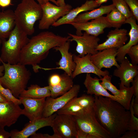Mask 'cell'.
<instances>
[{"label":"cell","instance_id":"obj_26","mask_svg":"<svg viewBox=\"0 0 138 138\" xmlns=\"http://www.w3.org/2000/svg\"><path fill=\"white\" fill-rule=\"evenodd\" d=\"M61 79L57 84L49 86L50 97L55 98L66 93L74 85L73 78L65 73L61 75Z\"/></svg>","mask_w":138,"mask_h":138},{"label":"cell","instance_id":"obj_31","mask_svg":"<svg viewBox=\"0 0 138 138\" xmlns=\"http://www.w3.org/2000/svg\"><path fill=\"white\" fill-rule=\"evenodd\" d=\"M0 93L8 101H12L19 105L21 104L20 99L15 97L9 89L4 88L0 82Z\"/></svg>","mask_w":138,"mask_h":138},{"label":"cell","instance_id":"obj_8","mask_svg":"<svg viewBox=\"0 0 138 138\" xmlns=\"http://www.w3.org/2000/svg\"><path fill=\"white\" fill-rule=\"evenodd\" d=\"M51 127L57 138H76L78 129L73 116L57 114Z\"/></svg>","mask_w":138,"mask_h":138},{"label":"cell","instance_id":"obj_7","mask_svg":"<svg viewBox=\"0 0 138 138\" xmlns=\"http://www.w3.org/2000/svg\"><path fill=\"white\" fill-rule=\"evenodd\" d=\"M42 16L40 20L38 27L40 30L48 29L59 19L67 14L72 8L68 4L58 6L48 2L41 5Z\"/></svg>","mask_w":138,"mask_h":138},{"label":"cell","instance_id":"obj_37","mask_svg":"<svg viewBox=\"0 0 138 138\" xmlns=\"http://www.w3.org/2000/svg\"><path fill=\"white\" fill-rule=\"evenodd\" d=\"M31 138H57L54 134L50 135L47 134H42L41 133L33 134L30 136Z\"/></svg>","mask_w":138,"mask_h":138},{"label":"cell","instance_id":"obj_15","mask_svg":"<svg viewBox=\"0 0 138 138\" xmlns=\"http://www.w3.org/2000/svg\"><path fill=\"white\" fill-rule=\"evenodd\" d=\"M19 105L12 101L0 102V126L10 127L22 114Z\"/></svg>","mask_w":138,"mask_h":138},{"label":"cell","instance_id":"obj_28","mask_svg":"<svg viewBox=\"0 0 138 138\" xmlns=\"http://www.w3.org/2000/svg\"><path fill=\"white\" fill-rule=\"evenodd\" d=\"M108 22L115 28H119L124 24L126 20L125 17L115 7L106 17Z\"/></svg>","mask_w":138,"mask_h":138},{"label":"cell","instance_id":"obj_36","mask_svg":"<svg viewBox=\"0 0 138 138\" xmlns=\"http://www.w3.org/2000/svg\"><path fill=\"white\" fill-rule=\"evenodd\" d=\"M138 131L134 130L126 131L120 138H138Z\"/></svg>","mask_w":138,"mask_h":138},{"label":"cell","instance_id":"obj_48","mask_svg":"<svg viewBox=\"0 0 138 138\" xmlns=\"http://www.w3.org/2000/svg\"><path fill=\"white\" fill-rule=\"evenodd\" d=\"M56 0L59 3V0Z\"/></svg>","mask_w":138,"mask_h":138},{"label":"cell","instance_id":"obj_6","mask_svg":"<svg viewBox=\"0 0 138 138\" xmlns=\"http://www.w3.org/2000/svg\"><path fill=\"white\" fill-rule=\"evenodd\" d=\"M74 116L78 129L87 134L91 138H111L97 119L94 108Z\"/></svg>","mask_w":138,"mask_h":138},{"label":"cell","instance_id":"obj_17","mask_svg":"<svg viewBox=\"0 0 138 138\" xmlns=\"http://www.w3.org/2000/svg\"><path fill=\"white\" fill-rule=\"evenodd\" d=\"M70 42L69 39L63 44L53 48L56 51H59L61 54V59L56 63L57 65L59 67L50 68H44V70H62L71 77L72 73L75 69L76 64L73 60V55L69 52Z\"/></svg>","mask_w":138,"mask_h":138},{"label":"cell","instance_id":"obj_47","mask_svg":"<svg viewBox=\"0 0 138 138\" xmlns=\"http://www.w3.org/2000/svg\"><path fill=\"white\" fill-rule=\"evenodd\" d=\"M2 43V40L0 39V46Z\"/></svg>","mask_w":138,"mask_h":138},{"label":"cell","instance_id":"obj_40","mask_svg":"<svg viewBox=\"0 0 138 138\" xmlns=\"http://www.w3.org/2000/svg\"><path fill=\"white\" fill-rule=\"evenodd\" d=\"M11 0H0V6L2 7H7L11 4Z\"/></svg>","mask_w":138,"mask_h":138},{"label":"cell","instance_id":"obj_22","mask_svg":"<svg viewBox=\"0 0 138 138\" xmlns=\"http://www.w3.org/2000/svg\"><path fill=\"white\" fill-rule=\"evenodd\" d=\"M99 6L95 0H87L80 6L72 9L66 15L59 19L52 25L56 27L70 24L73 22L75 18L82 12L90 11Z\"/></svg>","mask_w":138,"mask_h":138},{"label":"cell","instance_id":"obj_35","mask_svg":"<svg viewBox=\"0 0 138 138\" xmlns=\"http://www.w3.org/2000/svg\"><path fill=\"white\" fill-rule=\"evenodd\" d=\"M131 83L134 89V99L138 101V75L135 77Z\"/></svg>","mask_w":138,"mask_h":138},{"label":"cell","instance_id":"obj_24","mask_svg":"<svg viewBox=\"0 0 138 138\" xmlns=\"http://www.w3.org/2000/svg\"><path fill=\"white\" fill-rule=\"evenodd\" d=\"M16 25L14 11L8 9L0 11V39L8 38Z\"/></svg>","mask_w":138,"mask_h":138},{"label":"cell","instance_id":"obj_34","mask_svg":"<svg viewBox=\"0 0 138 138\" xmlns=\"http://www.w3.org/2000/svg\"><path fill=\"white\" fill-rule=\"evenodd\" d=\"M61 79V76L57 74H54L51 75L49 79V85L52 86L59 84Z\"/></svg>","mask_w":138,"mask_h":138},{"label":"cell","instance_id":"obj_43","mask_svg":"<svg viewBox=\"0 0 138 138\" xmlns=\"http://www.w3.org/2000/svg\"><path fill=\"white\" fill-rule=\"evenodd\" d=\"M97 4L100 6L103 3L106 2L108 0H96Z\"/></svg>","mask_w":138,"mask_h":138},{"label":"cell","instance_id":"obj_46","mask_svg":"<svg viewBox=\"0 0 138 138\" xmlns=\"http://www.w3.org/2000/svg\"><path fill=\"white\" fill-rule=\"evenodd\" d=\"M36 1L41 5H42L44 4L43 0H36Z\"/></svg>","mask_w":138,"mask_h":138},{"label":"cell","instance_id":"obj_11","mask_svg":"<svg viewBox=\"0 0 138 138\" xmlns=\"http://www.w3.org/2000/svg\"><path fill=\"white\" fill-rule=\"evenodd\" d=\"M72 25L76 30V34L81 36L82 32L96 37L104 33V30L106 28L113 27L112 26L107 20L106 17L102 16L96 19L83 23L72 22Z\"/></svg>","mask_w":138,"mask_h":138},{"label":"cell","instance_id":"obj_45","mask_svg":"<svg viewBox=\"0 0 138 138\" xmlns=\"http://www.w3.org/2000/svg\"><path fill=\"white\" fill-rule=\"evenodd\" d=\"M59 3L60 6L66 4L64 0H59Z\"/></svg>","mask_w":138,"mask_h":138},{"label":"cell","instance_id":"obj_1","mask_svg":"<svg viewBox=\"0 0 138 138\" xmlns=\"http://www.w3.org/2000/svg\"><path fill=\"white\" fill-rule=\"evenodd\" d=\"M94 110L98 120L111 138H120L127 130L129 110L111 98L94 95Z\"/></svg>","mask_w":138,"mask_h":138},{"label":"cell","instance_id":"obj_4","mask_svg":"<svg viewBox=\"0 0 138 138\" xmlns=\"http://www.w3.org/2000/svg\"><path fill=\"white\" fill-rule=\"evenodd\" d=\"M42 13L41 5L35 0H22L14 11L16 25L28 35H32L34 24Z\"/></svg>","mask_w":138,"mask_h":138},{"label":"cell","instance_id":"obj_33","mask_svg":"<svg viewBox=\"0 0 138 138\" xmlns=\"http://www.w3.org/2000/svg\"><path fill=\"white\" fill-rule=\"evenodd\" d=\"M133 16L138 20V0H124Z\"/></svg>","mask_w":138,"mask_h":138},{"label":"cell","instance_id":"obj_18","mask_svg":"<svg viewBox=\"0 0 138 138\" xmlns=\"http://www.w3.org/2000/svg\"><path fill=\"white\" fill-rule=\"evenodd\" d=\"M117 49L115 48H109L98 51L95 54L91 55V60L100 70L103 68H110L113 66L118 68L119 65L116 58Z\"/></svg>","mask_w":138,"mask_h":138},{"label":"cell","instance_id":"obj_41","mask_svg":"<svg viewBox=\"0 0 138 138\" xmlns=\"http://www.w3.org/2000/svg\"><path fill=\"white\" fill-rule=\"evenodd\" d=\"M44 4L48 2H51L54 3V4L58 6H60L58 2L56 0H43Z\"/></svg>","mask_w":138,"mask_h":138},{"label":"cell","instance_id":"obj_13","mask_svg":"<svg viewBox=\"0 0 138 138\" xmlns=\"http://www.w3.org/2000/svg\"><path fill=\"white\" fill-rule=\"evenodd\" d=\"M91 55L88 54L84 56L80 57L73 55V60L76 64L75 69L71 77L73 79L78 75L84 73H93L97 75L100 79L102 76L109 75L107 70L104 71L98 68L92 63L90 59Z\"/></svg>","mask_w":138,"mask_h":138},{"label":"cell","instance_id":"obj_16","mask_svg":"<svg viewBox=\"0 0 138 138\" xmlns=\"http://www.w3.org/2000/svg\"><path fill=\"white\" fill-rule=\"evenodd\" d=\"M18 98L24 107L22 114L27 117L30 122L42 117L46 98L34 99L20 96Z\"/></svg>","mask_w":138,"mask_h":138},{"label":"cell","instance_id":"obj_39","mask_svg":"<svg viewBox=\"0 0 138 138\" xmlns=\"http://www.w3.org/2000/svg\"><path fill=\"white\" fill-rule=\"evenodd\" d=\"M133 107L134 115L136 117H138V101L135 100L134 99Z\"/></svg>","mask_w":138,"mask_h":138},{"label":"cell","instance_id":"obj_12","mask_svg":"<svg viewBox=\"0 0 138 138\" xmlns=\"http://www.w3.org/2000/svg\"><path fill=\"white\" fill-rule=\"evenodd\" d=\"M68 34L71 38L70 39L71 41L76 42V51L79 56H84L88 54L94 55L98 51L96 50L100 40L98 37L89 34L85 32L81 36L70 33H68Z\"/></svg>","mask_w":138,"mask_h":138},{"label":"cell","instance_id":"obj_19","mask_svg":"<svg viewBox=\"0 0 138 138\" xmlns=\"http://www.w3.org/2000/svg\"><path fill=\"white\" fill-rule=\"evenodd\" d=\"M127 32L124 29L116 28L111 30L107 36V39L103 43L98 44L96 50L98 51L107 49L120 48L128 40Z\"/></svg>","mask_w":138,"mask_h":138},{"label":"cell","instance_id":"obj_44","mask_svg":"<svg viewBox=\"0 0 138 138\" xmlns=\"http://www.w3.org/2000/svg\"><path fill=\"white\" fill-rule=\"evenodd\" d=\"M8 101L0 93V102H5Z\"/></svg>","mask_w":138,"mask_h":138},{"label":"cell","instance_id":"obj_38","mask_svg":"<svg viewBox=\"0 0 138 138\" xmlns=\"http://www.w3.org/2000/svg\"><path fill=\"white\" fill-rule=\"evenodd\" d=\"M10 135V132L5 131L4 128L0 126V138H8Z\"/></svg>","mask_w":138,"mask_h":138},{"label":"cell","instance_id":"obj_20","mask_svg":"<svg viewBox=\"0 0 138 138\" xmlns=\"http://www.w3.org/2000/svg\"><path fill=\"white\" fill-rule=\"evenodd\" d=\"M120 63L119 67L114 70L113 75L120 78V83L130 87V83L138 75V66L133 65L126 56Z\"/></svg>","mask_w":138,"mask_h":138},{"label":"cell","instance_id":"obj_3","mask_svg":"<svg viewBox=\"0 0 138 138\" xmlns=\"http://www.w3.org/2000/svg\"><path fill=\"white\" fill-rule=\"evenodd\" d=\"M1 61L4 66V72L0 78V82L9 89L15 97H18L25 89L31 73L25 65L19 63L11 64Z\"/></svg>","mask_w":138,"mask_h":138},{"label":"cell","instance_id":"obj_9","mask_svg":"<svg viewBox=\"0 0 138 138\" xmlns=\"http://www.w3.org/2000/svg\"><path fill=\"white\" fill-rule=\"evenodd\" d=\"M80 89L79 85H74L69 90L58 97L46 98L42 117H49L62 108L71 100L77 97Z\"/></svg>","mask_w":138,"mask_h":138},{"label":"cell","instance_id":"obj_42","mask_svg":"<svg viewBox=\"0 0 138 138\" xmlns=\"http://www.w3.org/2000/svg\"><path fill=\"white\" fill-rule=\"evenodd\" d=\"M1 63V62L0 60V78L4 74L3 73V72L4 70V66L3 64L1 65H0Z\"/></svg>","mask_w":138,"mask_h":138},{"label":"cell","instance_id":"obj_30","mask_svg":"<svg viewBox=\"0 0 138 138\" xmlns=\"http://www.w3.org/2000/svg\"><path fill=\"white\" fill-rule=\"evenodd\" d=\"M134 97L133 96L130 105L129 110L130 112V117L128 123L127 130L138 131V118L134 113L133 105Z\"/></svg>","mask_w":138,"mask_h":138},{"label":"cell","instance_id":"obj_29","mask_svg":"<svg viewBox=\"0 0 138 138\" xmlns=\"http://www.w3.org/2000/svg\"><path fill=\"white\" fill-rule=\"evenodd\" d=\"M115 7L123 14L126 19L133 16L124 0H112Z\"/></svg>","mask_w":138,"mask_h":138},{"label":"cell","instance_id":"obj_21","mask_svg":"<svg viewBox=\"0 0 138 138\" xmlns=\"http://www.w3.org/2000/svg\"><path fill=\"white\" fill-rule=\"evenodd\" d=\"M136 19L132 16L126 19L124 24H129L131 28L129 33L130 36L129 41L120 48L118 49L116 59L120 63L124 59L130 48L132 46L137 44L138 43V25Z\"/></svg>","mask_w":138,"mask_h":138},{"label":"cell","instance_id":"obj_27","mask_svg":"<svg viewBox=\"0 0 138 138\" xmlns=\"http://www.w3.org/2000/svg\"><path fill=\"white\" fill-rule=\"evenodd\" d=\"M50 96V91L49 86L41 87L37 85L33 84L28 87L27 89L24 90L19 96L40 99L46 98Z\"/></svg>","mask_w":138,"mask_h":138},{"label":"cell","instance_id":"obj_32","mask_svg":"<svg viewBox=\"0 0 138 138\" xmlns=\"http://www.w3.org/2000/svg\"><path fill=\"white\" fill-rule=\"evenodd\" d=\"M127 54L131 60V63L134 65H137L138 64V44L132 47Z\"/></svg>","mask_w":138,"mask_h":138},{"label":"cell","instance_id":"obj_25","mask_svg":"<svg viewBox=\"0 0 138 138\" xmlns=\"http://www.w3.org/2000/svg\"><path fill=\"white\" fill-rule=\"evenodd\" d=\"M114 8L113 4L109 5H101L98 8L79 14L73 22L83 23L88 21L108 14Z\"/></svg>","mask_w":138,"mask_h":138},{"label":"cell","instance_id":"obj_23","mask_svg":"<svg viewBox=\"0 0 138 138\" xmlns=\"http://www.w3.org/2000/svg\"><path fill=\"white\" fill-rule=\"evenodd\" d=\"M109 75H106L100 79L102 81V82H100L101 85L105 89L110 91L115 96L131 100L134 94L132 86L127 87L120 83V89H118L111 83V77Z\"/></svg>","mask_w":138,"mask_h":138},{"label":"cell","instance_id":"obj_14","mask_svg":"<svg viewBox=\"0 0 138 138\" xmlns=\"http://www.w3.org/2000/svg\"><path fill=\"white\" fill-rule=\"evenodd\" d=\"M56 114V112L49 117H42L30 122L21 131L16 129L12 130L10 132V137L11 138H27L41 128L47 126L51 127Z\"/></svg>","mask_w":138,"mask_h":138},{"label":"cell","instance_id":"obj_5","mask_svg":"<svg viewBox=\"0 0 138 138\" xmlns=\"http://www.w3.org/2000/svg\"><path fill=\"white\" fill-rule=\"evenodd\" d=\"M28 36L16 25L8 39L2 41L0 60L11 64L18 63L21 50L29 39Z\"/></svg>","mask_w":138,"mask_h":138},{"label":"cell","instance_id":"obj_2","mask_svg":"<svg viewBox=\"0 0 138 138\" xmlns=\"http://www.w3.org/2000/svg\"><path fill=\"white\" fill-rule=\"evenodd\" d=\"M71 38L69 36L63 37L51 31L41 32L29 39L21 50L18 63L32 66L33 71L37 73L41 67L38 64L47 56L50 50Z\"/></svg>","mask_w":138,"mask_h":138},{"label":"cell","instance_id":"obj_10","mask_svg":"<svg viewBox=\"0 0 138 138\" xmlns=\"http://www.w3.org/2000/svg\"><path fill=\"white\" fill-rule=\"evenodd\" d=\"M100 80L96 77H92L89 73H87L84 84L87 89V94L111 98L118 102L126 109L129 110L131 101L120 98L110 94L101 85Z\"/></svg>","mask_w":138,"mask_h":138}]
</instances>
